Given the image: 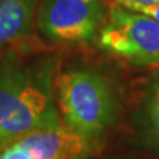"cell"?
Here are the masks:
<instances>
[{
	"mask_svg": "<svg viewBox=\"0 0 159 159\" xmlns=\"http://www.w3.org/2000/svg\"><path fill=\"white\" fill-rule=\"evenodd\" d=\"M56 58L0 60V147L37 129L61 123L54 103Z\"/></svg>",
	"mask_w": 159,
	"mask_h": 159,
	"instance_id": "obj_1",
	"label": "cell"
},
{
	"mask_svg": "<svg viewBox=\"0 0 159 159\" xmlns=\"http://www.w3.org/2000/svg\"><path fill=\"white\" fill-rule=\"evenodd\" d=\"M54 92L64 123L80 135L94 141L110 127L117 116V99L109 81L92 70L62 72Z\"/></svg>",
	"mask_w": 159,
	"mask_h": 159,
	"instance_id": "obj_2",
	"label": "cell"
},
{
	"mask_svg": "<svg viewBox=\"0 0 159 159\" xmlns=\"http://www.w3.org/2000/svg\"><path fill=\"white\" fill-rule=\"evenodd\" d=\"M99 47L135 65H158L159 23L117 4L99 31Z\"/></svg>",
	"mask_w": 159,
	"mask_h": 159,
	"instance_id": "obj_3",
	"label": "cell"
},
{
	"mask_svg": "<svg viewBox=\"0 0 159 159\" xmlns=\"http://www.w3.org/2000/svg\"><path fill=\"white\" fill-rule=\"evenodd\" d=\"M103 20L101 0H41L37 9L40 31L56 43H90Z\"/></svg>",
	"mask_w": 159,
	"mask_h": 159,
	"instance_id": "obj_4",
	"label": "cell"
},
{
	"mask_svg": "<svg viewBox=\"0 0 159 159\" xmlns=\"http://www.w3.org/2000/svg\"><path fill=\"white\" fill-rule=\"evenodd\" d=\"M92 141L61 122L37 129L0 147V159H86Z\"/></svg>",
	"mask_w": 159,
	"mask_h": 159,
	"instance_id": "obj_5",
	"label": "cell"
},
{
	"mask_svg": "<svg viewBox=\"0 0 159 159\" xmlns=\"http://www.w3.org/2000/svg\"><path fill=\"white\" fill-rule=\"evenodd\" d=\"M37 0H0V53L32 33Z\"/></svg>",
	"mask_w": 159,
	"mask_h": 159,
	"instance_id": "obj_6",
	"label": "cell"
},
{
	"mask_svg": "<svg viewBox=\"0 0 159 159\" xmlns=\"http://www.w3.org/2000/svg\"><path fill=\"white\" fill-rule=\"evenodd\" d=\"M116 4L125 7L127 9H131V11L141 12L159 23V3H141V2H134V0H117Z\"/></svg>",
	"mask_w": 159,
	"mask_h": 159,
	"instance_id": "obj_7",
	"label": "cell"
},
{
	"mask_svg": "<svg viewBox=\"0 0 159 159\" xmlns=\"http://www.w3.org/2000/svg\"><path fill=\"white\" fill-rule=\"evenodd\" d=\"M148 119H150L155 141L159 145V82L154 86L150 102H148Z\"/></svg>",
	"mask_w": 159,
	"mask_h": 159,
	"instance_id": "obj_8",
	"label": "cell"
},
{
	"mask_svg": "<svg viewBox=\"0 0 159 159\" xmlns=\"http://www.w3.org/2000/svg\"><path fill=\"white\" fill-rule=\"evenodd\" d=\"M117 2V0H114ZM134 2H141V3H159V0H134Z\"/></svg>",
	"mask_w": 159,
	"mask_h": 159,
	"instance_id": "obj_9",
	"label": "cell"
}]
</instances>
